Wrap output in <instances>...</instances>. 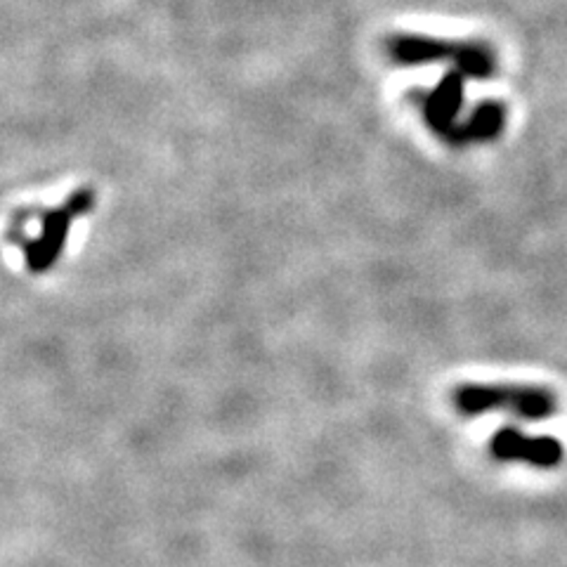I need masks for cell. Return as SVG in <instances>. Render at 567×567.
Returning <instances> with one entry per match:
<instances>
[{"label":"cell","instance_id":"7a4b0ae2","mask_svg":"<svg viewBox=\"0 0 567 567\" xmlns=\"http://www.w3.org/2000/svg\"><path fill=\"white\" fill-rule=\"evenodd\" d=\"M451 405L463 417L503 411L522 421H546L558 409V398L541 385L463 383L451 392Z\"/></svg>","mask_w":567,"mask_h":567},{"label":"cell","instance_id":"5b68a950","mask_svg":"<svg viewBox=\"0 0 567 567\" xmlns=\"http://www.w3.org/2000/svg\"><path fill=\"white\" fill-rule=\"evenodd\" d=\"M463 95H466V76L459 69H450L425 98V124L431 125L437 135L450 137L454 133L459 125V111L463 107Z\"/></svg>","mask_w":567,"mask_h":567},{"label":"cell","instance_id":"277c9868","mask_svg":"<svg viewBox=\"0 0 567 567\" xmlns=\"http://www.w3.org/2000/svg\"><path fill=\"white\" fill-rule=\"evenodd\" d=\"M489 454L502 463H525L532 468L551 470L565 461V447L554 435H528L513 425L499 428L489 440Z\"/></svg>","mask_w":567,"mask_h":567},{"label":"cell","instance_id":"8992f818","mask_svg":"<svg viewBox=\"0 0 567 567\" xmlns=\"http://www.w3.org/2000/svg\"><path fill=\"white\" fill-rule=\"evenodd\" d=\"M506 118H509L506 107L502 102L489 99V102L477 105L468 121L463 125H457L447 140L454 144L489 142V140H496V137L502 135L503 128H506Z\"/></svg>","mask_w":567,"mask_h":567},{"label":"cell","instance_id":"3957f363","mask_svg":"<svg viewBox=\"0 0 567 567\" xmlns=\"http://www.w3.org/2000/svg\"><path fill=\"white\" fill-rule=\"evenodd\" d=\"M95 192L90 187L76 189L69 199L57 209H50L43 213L40 222V235L31 242L24 244V258L27 268L33 274H43L53 268L62 251H64L66 236L72 229V222L79 216H85L95 206Z\"/></svg>","mask_w":567,"mask_h":567},{"label":"cell","instance_id":"6da1fadb","mask_svg":"<svg viewBox=\"0 0 567 567\" xmlns=\"http://www.w3.org/2000/svg\"><path fill=\"white\" fill-rule=\"evenodd\" d=\"M388 55L399 66H425L450 62L466 79L485 81L496 72L492 47L480 40H444L424 33H395L385 40Z\"/></svg>","mask_w":567,"mask_h":567}]
</instances>
